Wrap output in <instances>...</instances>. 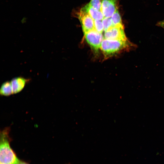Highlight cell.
<instances>
[{
    "label": "cell",
    "mask_w": 164,
    "mask_h": 164,
    "mask_svg": "<svg viewBox=\"0 0 164 164\" xmlns=\"http://www.w3.org/2000/svg\"><path fill=\"white\" fill-rule=\"evenodd\" d=\"M78 18L84 34L94 29V19L88 14L80 10Z\"/></svg>",
    "instance_id": "cell-5"
},
{
    "label": "cell",
    "mask_w": 164,
    "mask_h": 164,
    "mask_svg": "<svg viewBox=\"0 0 164 164\" xmlns=\"http://www.w3.org/2000/svg\"><path fill=\"white\" fill-rule=\"evenodd\" d=\"M102 22L104 27V30L106 31L113 26L111 19L109 18H104Z\"/></svg>",
    "instance_id": "cell-11"
},
{
    "label": "cell",
    "mask_w": 164,
    "mask_h": 164,
    "mask_svg": "<svg viewBox=\"0 0 164 164\" xmlns=\"http://www.w3.org/2000/svg\"><path fill=\"white\" fill-rule=\"evenodd\" d=\"M156 25L164 29V20L158 22Z\"/></svg>",
    "instance_id": "cell-14"
},
{
    "label": "cell",
    "mask_w": 164,
    "mask_h": 164,
    "mask_svg": "<svg viewBox=\"0 0 164 164\" xmlns=\"http://www.w3.org/2000/svg\"><path fill=\"white\" fill-rule=\"evenodd\" d=\"M118 0H102L101 11L105 18L110 17L118 10Z\"/></svg>",
    "instance_id": "cell-6"
},
{
    "label": "cell",
    "mask_w": 164,
    "mask_h": 164,
    "mask_svg": "<svg viewBox=\"0 0 164 164\" xmlns=\"http://www.w3.org/2000/svg\"><path fill=\"white\" fill-rule=\"evenodd\" d=\"M29 81V79L20 77L13 78L10 82L13 94L18 93L21 91Z\"/></svg>",
    "instance_id": "cell-7"
},
{
    "label": "cell",
    "mask_w": 164,
    "mask_h": 164,
    "mask_svg": "<svg viewBox=\"0 0 164 164\" xmlns=\"http://www.w3.org/2000/svg\"><path fill=\"white\" fill-rule=\"evenodd\" d=\"M102 0H91L89 3L90 5L95 9L101 11Z\"/></svg>",
    "instance_id": "cell-13"
},
{
    "label": "cell",
    "mask_w": 164,
    "mask_h": 164,
    "mask_svg": "<svg viewBox=\"0 0 164 164\" xmlns=\"http://www.w3.org/2000/svg\"><path fill=\"white\" fill-rule=\"evenodd\" d=\"M18 164H28L26 162H20Z\"/></svg>",
    "instance_id": "cell-15"
},
{
    "label": "cell",
    "mask_w": 164,
    "mask_h": 164,
    "mask_svg": "<svg viewBox=\"0 0 164 164\" xmlns=\"http://www.w3.org/2000/svg\"><path fill=\"white\" fill-rule=\"evenodd\" d=\"M84 34L86 41L91 49L97 52L101 49V43L104 38L102 33L94 29Z\"/></svg>",
    "instance_id": "cell-3"
},
{
    "label": "cell",
    "mask_w": 164,
    "mask_h": 164,
    "mask_svg": "<svg viewBox=\"0 0 164 164\" xmlns=\"http://www.w3.org/2000/svg\"><path fill=\"white\" fill-rule=\"evenodd\" d=\"M136 46L128 39L114 40L104 39L101 47L105 58L121 52L123 51L135 48Z\"/></svg>",
    "instance_id": "cell-2"
},
{
    "label": "cell",
    "mask_w": 164,
    "mask_h": 164,
    "mask_svg": "<svg viewBox=\"0 0 164 164\" xmlns=\"http://www.w3.org/2000/svg\"><path fill=\"white\" fill-rule=\"evenodd\" d=\"M0 94L4 96L13 94L10 81H6L2 84L0 88Z\"/></svg>",
    "instance_id": "cell-9"
},
{
    "label": "cell",
    "mask_w": 164,
    "mask_h": 164,
    "mask_svg": "<svg viewBox=\"0 0 164 164\" xmlns=\"http://www.w3.org/2000/svg\"><path fill=\"white\" fill-rule=\"evenodd\" d=\"M104 38L109 39H128L125 34L124 26H114L105 31Z\"/></svg>",
    "instance_id": "cell-4"
},
{
    "label": "cell",
    "mask_w": 164,
    "mask_h": 164,
    "mask_svg": "<svg viewBox=\"0 0 164 164\" xmlns=\"http://www.w3.org/2000/svg\"><path fill=\"white\" fill-rule=\"evenodd\" d=\"M81 10L88 14L94 20H102L104 16L101 12L91 6L89 3L83 7Z\"/></svg>",
    "instance_id": "cell-8"
},
{
    "label": "cell",
    "mask_w": 164,
    "mask_h": 164,
    "mask_svg": "<svg viewBox=\"0 0 164 164\" xmlns=\"http://www.w3.org/2000/svg\"><path fill=\"white\" fill-rule=\"evenodd\" d=\"M0 164H2V163H0Z\"/></svg>",
    "instance_id": "cell-16"
},
{
    "label": "cell",
    "mask_w": 164,
    "mask_h": 164,
    "mask_svg": "<svg viewBox=\"0 0 164 164\" xmlns=\"http://www.w3.org/2000/svg\"><path fill=\"white\" fill-rule=\"evenodd\" d=\"M94 28L97 32L102 33L104 30L102 21L100 20H94Z\"/></svg>",
    "instance_id": "cell-12"
},
{
    "label": "cell",
    "mask_w": 164,
    "mask_h": 164,
    "mask_svg": "<svg viewBox=\"0 0 164 164\" xmlns=\"http://www.w3.org/2000/svg\"><path fill=\"white\" fill-rule=\"evenodd\" d=\"M111 19L113 26H123L122 23L121 16L118 9L113 14Z\"/></svg>",
    "instance_id": "cell-10"
},
{
    "label": "cell",
    "mask_w": 164,
    "mask_h": 164,
    "mask_svg": "<svg viewBox=\"0 0 164 164\" xmlns=\"http://www.w3.org/2000/svg\"><path fill=\"white\" fill-rule=\"evenodd\" d=\"M10 128L5 127L0 133V162L3 164H18L20 161L10 146Z\"/></svg>",
    "instance_id": "cell-1"
}]
</instances>
